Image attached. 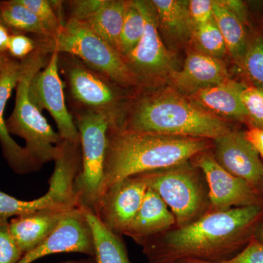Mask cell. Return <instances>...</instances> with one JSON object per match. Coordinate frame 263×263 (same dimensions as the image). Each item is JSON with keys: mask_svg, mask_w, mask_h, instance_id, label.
I'll use <instances>...</instances> for the list:
<instances>
[{"mask_svg": "<svg viewBox=\"0 0 263 263\" xmlns=\"http://www.w3.org/2000/svg\"><path fill=\"white\" fill-rule=\"evenodd\" d=\"M262 216L263 205L209 212L187 226L175 227L141 246L149 263L221 262L248 245Z\"/></svg>", "mask_w": 263, "mask_h": 263, "instance_id": "obj_1", "label": "cell"}, {"mask_svg": "<svg viewBox=\"0 0 263 263\" xmlns=\"http://www.w3.org/2000/svg\"><path fill=\"white\" fill-rule=\"evenodd\" d=\"M107 138L101 194L118 181L183 163L212 147L209 140L203 138L139 133L114 127H109Z\"/></svg>", "mask_w": 263, "mask_h": 263, "instance_id": "obj_2", "label": "cell"}, {"mask_svg": "<svg viewBox=\"0 0 263 263\" xmlns=\"http://www.w3.org/2000/svg\"><path fill=\"white\" fill-rule=\"evenodd\" d=\"M137 97L125 105L115 127L208 140L216 139L231 130L227 121L174 89Z\"/></svg>", "mask_w": 263, "mask_h": 263, "instance_id": "obj_3", "label": "cell"}, {"mask_svg": "<svg viewBox=\"0 0 263 263\" xmlns=\"http://www.w3.org/2000/svg\"><path fill=\"white\" fill-rule=\"evenodd\" d=\"M51 54L37 45L34 53L21 62L22 71L15 88L14 109L5 120L8 133L23 138L24 148L41 167L55 160L63 141L29 97V86L32 78L45 67Z\"/></svg>", "mask_w": 263, "mask_h": 263, "instance_id": "obj_4", "label": "cell"}, {"mask_svg": "<svg viewBox=\"0 0 263 263\" xmlns=\"http://www.w3.org/2000/svg\"><path fill=\"white\" fill-rule=\"evenodd\" d=\"M38 44L49 53L57 51L77 57L124 89L140 87L125 59L84 22L66 21L56 37Z\"/></svg>", "mask_w": 263, "mask_h": 263, "instance_id": "obj_5", "label": "cell"}, {"mask_svg": "<svg viewBox=\"0 0 263 263\" xmlns=\"http://www.w3.org/2000/svg\"><path fill=\"white\" fill-rule=\"evenodd\" d=\"M138 176L167 204L176 219V227L187 226L210 210L205 176L190 160Z\"/></svg>", "mask_w": 263, "mask_h": 263, "instance_id": "obj_6", "label": "cell"}, {"mask_svg": "<svg viewBox=\"0 0 263 263\" xmlns=\"http://www.w3.org/2000/svg\"><path fill=\"white\" fill-rule=\"evenodd\" d=\"M59 67L65 79L71 113L105 114L111 119L110 127L118 125L125 107L120 91L125 89L72 55L59 53Z\"/></svg>", "mask_w": 263, "mask_h": 263, "instance_id": "obj_7", "label": "cell"}, {"mask_svg": "<svg viewBox=\"0 0 263 263\" xmlns=\"http://www.w3.org/2000/svg\"><path fill=\"white\" fill-rule=\"evenodd\" d=\"M71 114L79 129L82 150V167L74 181V193L79 207L94 212L103 189L107 135L112 121L103 113Z\"/></svg>", "mask_w": 263, "mask_h": 263, "instance_id": "obj_8", "label": "cell"}, {"mask_svg": "<svg viewBox=\"0 0 263 263\" xmlns=\"http://www.w3.org/2000/svg\"><path fill=\"white\" fill-rule=\"evenodd\" d=\"M134 3L144 19V31L141 41L125 60L136 76L139 88L152 87L163 79H169L176 70V62L161 37L151 1L134 0Z\"/></svg>", "mask_w": 263, "mask_h": 263, "instance_id": "obj_9", "label": "cell"}, {"mask_svg": "<svg viewBox=\"0 0 263 263\" xmlns=\"http://www.w3.org/2000/svg\"><path fill=\"white\" fill-rule=\"evenodd\" d=\"M79 168L73 161L60 158L55 162L47 193L32 200H22L0 190V218L27 215L46 209L70 210L79 206L74 193V181Z\"/></svg>", "mask_w": 263, "mask_h": 263, "instance_id": "obj_10", "label": "cell"}, {"mask_svg": "<svg viewBox=\"0 0 263 263\" xmlns=\"http://www.w3.org/2000/svg\"><path fill=\"white\" fill-rule=\"evenodd\" d=\"M64 87L59 67V53L53 51L45 67L32 78L29 97L41 111L46 110L53 117L63 141L76 143L80 141V136L66 103Z\"/></svg>", "mask_w": 263, "mask_h": 263, "instance_id": "obj_11", "label": "cell"}, {"mask_svg": "<svg viewBox=\"0 0 263 263\" xmlns=\"http://www.w3.org/2000/svg\"><path fill=\"white\" fill-rule=\"evenodd\" d=\"M193 163L202 171L206 181L209 212L263 205V195L257 189L228 173L207 151L195 156Z\"/></svg>", "mask_w": 263, "mask_h": 263, "instance_id": "obj_12", "label": "cell"}, {"mask_svg": "<svg viewBox=\"0 0 263 263\" xmlns=\"http://www.w3.org/2000/svg\"><path fill=\"white\" fill-rule=\"evenodd\" d=\"M148 190L141 176H132L114 183L100 195L95 215L117 235L124 231L136 215Z\"/></svg>", "mask_w": 263, "mask_h": 263, "instance_id": "obj_13", "label": "cell"}, {"mask_svg": "<svg viewBox=\"0 0 263 263\" xmlns=\"http://www.w3.org/2000/svg\"><path fill=\"white\" fill-rule=\"evenodd\" d=\"M65 252H76L95 257L92 233L81 207L67 213L49 236L24 254L18 263H32L50 254Z\"/></svg>", "mask_w": 263, "mask_h": 263, "instance_id": "obj_14", "label": "cell"}, {"mask_svg": "<svg viewBox=\"0 0 263 263\" xmlns=\"http://www.w3.org/2000/svg\"><path fill=\"white\" fill-rule=\"evenodd\" d=\"M212 147L213 156L219 165L259 192L263 183V162L245 133L231 129L214 139Z\"/></svg>", "mask_w": 263, "mask_h": 263, "instance_id": "obj_15", "label": "cell"}, {"mask_svg": "<svg viewBox=\"0 0 263 263\" xmlns=\"http://www.w3.org/2000/svg\"><path fill=\"white\" fill-rule=\"evenodd\" d=\"M22 71V62L9 57L0 76V146L7 163L15 174L19 175L31 174L41 169L31 158L25 148L12 138L4 119L7 102L13 90L16 88Z\"/></svg>", "mask_w": 263, "mask_h": 263, "instance_id": "obj_16", "label": "cell"}, {"mask_svg": "<svg viewBox=\"0 0 263 263\" xmlns=\"http://www.w3.org/2000/svg\"><path fill=\"white\" fill-rule=\"evenodd\" d=\"M229 79L224 62L194 50L186 57L182 68L173 72L168 80L173 89L189 98L200 90Z\"/></svg>", "mask_w": 263, "mask_h": 263, "instance_id": "obj_17", "label": "cell"}, {"mask_svg": "<svg viewBox=\"0 0 263 263\" xmlns=\"http://www.w3.org/2000/svg\"><path fill=\"white\" fill-rule=\"evenodd\" d=\"M176 227V219L167 204L153 190L148 188L141 208L124 235L138 245Z\"/></svg>", "mask_w": 263, "mask_h": 263, "instance_id": "obj_18", "label": "cell"}, {"mask_svg": "<svg viewBox=\"0 0 263 263\" xmlns=\"http://www.w3.org/2000/svg\"><path fill=\"white\" fill-rule=\"evenodd\" d=\"M245 86L242 83L229 79L200 90L189 98L221 119H232L249 125L248 117L240 100V92Z\"/></svg>", "mask_w": 263, "mask_h": 263, "instance_id": "obj_19", "label": "cell"}, {"mask_svg": "<svg viewBox=\"0 0 263 263\" xmlns=\"http://www.w3.org/2000/svg\"><path fill=\"white\" fill-rule=\"evenodd\" d=\"M70 210L46 209L12 218L10 232L23 256L44 241Z\"/></svg>", "mask_w": 263, "mask_h": 263, "instance_id": "obj_20", "label": "cell"}, {"mask_svg": "<svg viewBox=\"0 0 263 263\" xmlns=\"http://www.w3.org/2000/svg\"><path fill=\"white\" fill-rule=\"evenodd\" d=\"M159 29L174 42L183 44L191 41L193 25L189 12V1L153 0Z\"/></svg>", "mask_w": 263, "mask_h": 263, "instance_id": "obj_21", "label": "cell"}, {"mask_svg": "<svg viewBox=\"0 0 263 263\" xmlns=\"http://www.w3.org/2000/svg\"><path fill=\"white\" fill-rule=\"evenodd\" d=\"M128 1L104 0L94 14L84 21L93 32L120 53L121 34Z\"/></svg>", "mask_w": 263, "mask_h": 263, "instance_id": "obj_22", "label": "cell"}, {"mask_svg": "<svg viewBox=\"0 0 263 263\" xmlns=\"http://www.w3.org/2000/svg\"><path fill=\"white\" fill-rule=\"evenodd\" d=\"M81 209L92 233L95 263H131L119 235L109 230L92 211L85 207Z\"/></svg>", "mask_w": 263, "mask_h": 263, "instance_id": "obj_23", "label": "cell"}, {"mask_svg": "<svg viewBox=\"0 0 263 263\" xmlns=\"http://www.w3.org/2000/svg\"><path fill=\"white\" fill-rule=\"evenodd\" d=\"M213 15L224 38L228 53L241 68L249 41L246 24L224 6L221 0H213Z\"/></svg>", "mask_w": 263, "mask_h": 263, "instance_id": "obj_24", "label": "cell"}, {"mask_svg": "<svg viewBox=\"0 0 263 263\" xmlns=\"http://www.w3.org/2000/svg\"><path fill=\"white\" fill-rule=\"evenodd\" d=\"M0 22L11 34H32L38 42L53 38L36 15L19 0L0 1Z\"/></svg>", "mask_w": 263, "mask_h": 263, "instance_id": "obj_25", "label": "cell"}, {"mask_svg": "<svg viewBox=\"0 0 263 263\" xmlns=\"http://www.w3.org/2000/svg\"><path fill=\"white\" fill-rule=\"evenodd\" d=\"M191 42L195 46V51L218 60H222L228 53L224 38L214 19L203 25L195 27Z\"/></svg>", "mask_w": 263, "mask_h": 263, "instance_id": "obj_26", "label": "cell"}, {"mask_svg": "<svg viewBox=\"0 0 263 263\" xmlns=\"http://www.w3.org/2000/svg\"><path fill=\"white\" fill-rule=\"evenodd\" d=\"M144 19L134 1H128L120 40V53L126 58L141 41Z\"/></svg>", "mask_w": 263, "mask_h": 263, "instance_id": "obj_27", "label": "cell"}, {"mask_svg": "<svg viewBox=\"0 0 263 263\" xmlns=\"http://www.w3.org/2000/svg\"><path fill=\"white\" fill-rule=\"evenodd\" d=\"M241 69L253 86L263 89V34L249 38Z\"/></svg>", "mask_w": 263, "mask_h": 263, "instance_id": "obj_28", "label": "cell"}, {"mask_svg": "<svg viewBox=\"0 0 263 263\" xmlns=\"http://www.w3.org/2000/svg\"><path fill=\"white\" fill-rule=\"evenodd\" d=\"M19 2L36 15L53 38L56 37L65 23L61 15L55 9L51 1L19 0Z\"/></svg>", "mask_w": 263, "mask_h": 263, "instance_id": "obj_29", "label": "cell"}, {"mask_svg": "<svg viewBox=\"0 0 263 263\" xmlns=\"http://www.w3.org/2000/svg\"><path fill=\"white\" fill-rule=\"evenodd\" d=\"M240 100L248 117L250 128L263 129V89L245 85L240 92Z\"/></svg>", "mask_w": 263, "mask_h": 263, "instance_id": "obj_30", "label": "cell"}, {"mask_svg": "<svg viewBox=\"0 0 263 263\" xmlns=\"http://www.w3.org/2000/svg\"><path fill=\"white\" fill-rule=\"evenodd\" d=\"M23 257L10 229V220L0 218V263H18Z\"/></svg>", "mask_w": 263, "mask_h": 263, "instance_id": "obj_31", "label": "cell"}, {"mask_svg": "<svg viewBox=\"0 0 263 263\" xmlns=\"http://www.w3.org/2000/svg\"><path fill=\"white\" fill-rule=\"evenodd\" d=\"M104 0H72L65 2L67 5L65 22L67 20L84 22L103 4Z\"/></svg>", "mask_w": 263, "mask_h": 263, "instance_id": "obj_32", "label": "cell"}, {"mask_svg": "<svg viewBox=\"0 0 263 263\" xmlns=\"http://www.w3.org/2000/svg\"><path fill=\"white\" fill-rule=\"evenodd\" d=\"M37 43L34 37L24 34H11L8 53L11 58L23 61L37 49Z\"/></svg>", "mask_w": 263, "mask_h": 263, "instance_id": "obj_33", "label": "cell"}, {"mask_svg": "<svg viewBox=\"0 0 263 263\" xmlns=\"http://www.w3.org/2000/svg\"><path fill=\"white\" fill-rule=\"evenodd\" d=\"M189 12L194 28L203 25L214 19L213 0H190Z\"/></svg>", "mask_w": 263, "mask_h": 263, "instance_id": "obj_34", "label": "cell"}, {"mask_svg": "<svg viewBox=\"0 0 263 263\" xmlns=\"http://www.w3.org/2000/svg\"><path fill=\"white\" fill-rule=\"evenodd\" d=\"M193 261L197 263H216ZM217 263H263V245L252 238L248 245L234 257Z\"/></svg>", "mask_w": 263, "mask_h": 263, "instance_id": "obj_35", "label": "cell"}, {"mask_svg": "<svg viewBox=\"0 0 263 263\" xmlns=\"http://www.w3.org/2000/svg\"><path fill=\"white\" fill-rule=\"evenodd\" d=\"M224 4L232 12L234 13L243 23H247L248 18V12L245 3L236 0H221Z\"/></svg>", "mask_w": 263, "mask_h": 263, "instance_id": "obj_36", "label": "cell"}, {"mask_svg": "<svg viewBox=\"0 0 263 263\" xmlns=\"http://www.w3.org/2000/svg\"><path fill=\"white\" fill-rule=\"evenodd\" d=\"M247 139L263 158V129L258 128H249L245 132Z\"/></svg>", "mask_w": 263, "mask_h": 263, "instance_id": "obj_37", "label": "cell"}, {"mask_svg": "<svg viewBox=\"0 0 263 263\" xmlns=\"http://www.w3.org/2000/svg\"><path fill=\"white\" fill-rule=\"evenodd\" d=\"M11 33L8 29L0 22V53L8 54V49Z\"/></svg>", "mask_w": 263, "mask_h": 263, "instance_id": "obj_38", "label": "cell"}, {"mask_svg": "<svg viewBox=\"0 0 263 263\" xmlns=\"http://www.w3.org/2000/svg\"><path fill=\"white\" fill-rule=\"evenodd\" d=\"M253 239L263 245V216L254 231Z\"/></svg>", "mask_w": 263, "mask_h": 263, "instance_id": "obj_39", "label": "cell"}, {"mask_svg": "<svg viewBox=\"0 0 263 263\" xmlns=\"http://www.w3.org/2000/svg\"><path fill=\"white\" fill-rule=\"evenodd\" d=\"M59 263H95V261L92 258L70 259V260L62 261Z\"/></svg>", "mask_w": 263, "mask_h": 263, "instance_id": "obj_40", "label": "cell"}, {"mask_svg": "<svg viewBox=\"0 0 263 263\" xmlns=\"http://www.w3.org/2000/svg\"><path fill=\"white\" fill-rule=\"evenodd\" d=\"M9 57L8 54H3V53H0V76L2 75L5 63H6L7 60L9 58Z\"/></svg>", "mask_w": 263, "mask_h": 263, "instance_id": "obj_41", "label": "cell"}, {"mask_svg": "<svg viewBox=\"0 0 263 263\" xmlns=\"http://www.w3.org/2000/svg\"><path fill=\"white\" fill-rule=\"evenodd\" d=\"M178 263H197V262H195V261H193V260H185V261H181V262H179Z\"/></svg>", "mask_w": 263, "mask_h": 263, "instance_id": "obj_42", "label": "cell"}, {"mask_svg": "<svg viewBox=\"0 0 263 263\" xmlns=\"http://www.w3.org/2000/svg\"><path fill=\"white\" fill-rule=\"evenodd\" d=\"M259 192H260V193L262 194L263 195V183L262 186H261L260 190H259Z\"/></svg>", "mask_w": 263, "mask_h": 263, "instance_id": "obj_43", "label": "cell"}]
</instances>
